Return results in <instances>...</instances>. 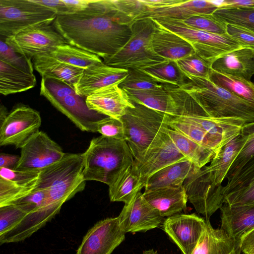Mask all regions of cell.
Segmentation results:
<instances>
[{
	"label": "cell",
	"mask_w": 254,
	"mask_h": 254,
	"mask_svg": "<svg viewBox=\"0 0 254 254\" xmlns=\"http://www.w3.org/2000/svg\"><path fill=\"white\" fill-rule=\"evenodd\" d=\"M53 24L68 44L103 59L118 52L132 34V25L101 0H94L84 11L57 15Z\"/></svg>",
	"instance_id": "1"
},
{
	"label": "cell",
	"mask_w": 254,
	"mask_h": 254,
	"mask_svg": "<svg viewBox=\"0 0 254 254\" xmlns=\"http://www.w3.org/2000/svg\"><path fill=\"white\" fill-rule=\"evenodd\" d=\"M245 140L240 133L222 148L209 165L198 168L183 184L188 200L206 219L224 204L222 183Z\"/></svg>",
	"instance_id": "2"
},
{
	"label": "cell",
	"mask_w": 254,
	"mask_h": 254,
	"mask_svg": "<svg viewBox=\"0 0 254 254\" xmlns=\"http://www.w3.org/2000/svg\"><path fill=\"white\" fill-rule=\"evenodd\" d=\"M186 76V81L180 88L190 95L209 116L254 122V104L215 84L209 78Z\"/></svg>",
	"instance_id": "3"
},
{
	"label": "cell",
	"mask_w": 254,
	"mask_h": 254,
	"mask_svg": "<svg viewBox=\"0 0 254 254\" xmlns=\"http://www.w3.org/2000/svg\"><path fill=\"white\" fill-rule=\"evenodd\" d=\"M83 177L109 186L134 158L126 140L101 135L93 138L83 153Z\"/></svg>",
	"instance_id": "4"
},
{
	"label": "cell",
	"mask_w": 254,
	"mask_h": 254,
	"mask_svg": "<svg viewBox=\"0 0 254 254\" xmlns=\"http://www.w3.org/2000/svg\"><path fill=\"white\" fill-rule=\"evenodd\" d=\"M133 104L134 107L128 108L120 120L123 124L126 141L135 160L141 157L168 127L169 115L141 104Z\"/></svg>",
	"instance_id": "5"
},
{
	"label": "cell",
	"mask_w": 254,
	"mask_h": 254,
	"mask_svg": "<svg viewBox=\"0 0 254 254\" xmlns=\"http://www.w3.org/2000/svg\"><path fill=\"white\" fill-rule=\"evenodd\" d=\"M154 23L151 18L134 22L127 43L115 54L104 58L103 63L115 67L142 70L167 62L152 48L151 38Z\"/></svg>",
	"instance_id": "6"
},
{
	"label": "cell",
	"mask_w": 254,
	"mask_h": 254,
	"mask_svg": "<svg viewBox=\"0 0 254 254\" xmlns=\"http://www.w3.org/2000/svg\"><path fill=\"white\" fill-rule=\"evenodd\" d=\"M157 23L185 39L195 54L211 67L221 56L243 47L228 34H217L191 28L182 21L167 18H152Z\"/></svg>",
	"instance_id": "7"
},
{
	"label": "cell",
	"mask_w": 254,
	"mask_h": 254,
	"mask_svg": "<svg viewBox=\"0 0 254 254\" xmlns=\"http://www.w3.org/2000/svg\"><path fill=\"white\" fill-rule=\"evenodd\" d=\"M57 15L33 0H0V35L3 39L33 27L53 23Z\"/></svg>",
	"instance_id": "8"
},
{
	"label": "cell",
	"mask_w": 254,
	"mask_h": 254,
	"mask_svg": "<svg viewBox=\"0 0 254 254\" xmlns=\"http://www.w3.org/2000/svg\"><path fill=\"white\" fill-rule=\"evenodd\" d=\"M41 125L38 111L23 105L16 106L0 124V145L21 148L40 131Z\"/></svg>",
	"instance_id": "9"
},
{
	"label": "cell",
	"mask_w": 254,
	"mask_h": 254,
	"mask_svg": "<svg viewBox=\"0 0 254 254\" xmlns=\"http://www.w3.org/2000/svg\"><path fill=\"white\" fill-rule=\"evenodd\" d=\"M2 39L16 52L32 60L38 55L49 53L59 45L67 43L53 24L33 27Z\"/></svg>",
	"instance_id": "10"
},
{
	"label": "cell",
	"mask_w": 254,
	"mask_h": 254,
	"mask_svg": "<svg viewBox=\"0 0 254 254\" xmlns=\"http://www.w3.org/2000/svg\"><path fill=\"white\" fill-rule=\"evenodd\" d=\"M15 170L41 171L61 160L65 153L46 133L39 131L21 148Z\"/></svg>",
	"instance_id": "11"
},
{
	"label": "cell",
	"mask_w": 254,
	"mask_h": 254,
	"mask_svg": "<svg viewBox=\"0 0 254 254\" xmlns=\"http://www.w3.org/2000/svg\"><path fill=\"white\" fill-rule=\"evenodd\" d=\"M166 128L147 150L133 161L134 169L145 185L148 178L159 170L175 162L188 160L174 144Z\"/></svg>",
	"instance_id": "12"
},
{
	"label": "cell",
	"mask_w": 254,
	"mask_h": 254,
	"mask_svg": "<svg viewBox=\"0 0 254 254\" xmlns=\"http://www.w3.org/2000/svg\"><path fill=\"white\" fill-rule=\"evenodd\" d=\"M118 217L97 222L84 236L76 254H111L125 239Z\"/></svg>",
	"instance_id": "13"
},
{
	"label": "cell",
	"mask_w": 254,
	"mask_h": 254,
	"mask_svg": "<svg viewBox=\"0 0 254 254\" xmlns=\"http://www.w3.org/2000/svg\"><path fill=\"white\" fill-rule=\"evenodd\" d=\"M206 220L194 213L177 214L165 219L164 231L183 254H191L204 230Z\"/></svg>",
	"instance_id": "14"
},
{
	"label": "cell",
	"mask_w": 254,
	"mask_h": 254,
	"mask_svg": "<svg viewBox=\"0 0 254 254\" xmlns=\"http://www.w3.org/2000/svg\"><path fill=\"white\" fill-rule=\"evenodd\" d=\"M118 217L120 227L126 233L146 232L158 227L165 220L140 191L129 203L125 204Z\"/></svg>",
	"instance_id": "15"
},
{
	"label": "cell",
	"mask_w": 254,
	"mask_h": 254,
	"mask_svg": "<svg viewBox=\"0 0 254 254\" xmlns=\"http://www.w3.org/2000/svg\"><path fill=\"white\" fill-rule=\"evenodd\" d=\"M40 171L0 168V207L13 204L35 188Z\"/></svg>",
	"instance_id": "16"
},
{
	"label": "cell",
	"mask_w": 254,
	"mask_h": 254,
	"mask_svg": "<svg viewBox=\"0 0 254 254\" xmlns=\"http://www.w3.org/2000/svg\"><path fill=\"white\" fill-rule=\"evenodd\" d=\"M85 101L89 109L118 119L128 108L134 106L127 93L117 84L97 90L86 97Z\"/></svg>",
	"instance_id": "17"
},
{
	"label": "cell",
	"mask_w": 254,
	"mask_h": 254,
	"mask_svg": "<svg viewBox=\"0 0 254 254\" xmlns=\"http://www.w3.org/2000/svg\"><path fill=\"white\" fill-rule=\"evenodd\" d=\"M128 73L127 69L111 66L102 61L84 69L74 85L75 92L86 98L101 88L120 84Z\"/></svg>",
	"instance_id": "18"
},
{
	"label": "cell",
	"mask_w": 254,
	"mask_h": 254,
	"mask_svg": "<svg viewBox=\"0 0 254 254\" xmlns=\"http://www.w3.org/2000/svg\"><path fill=\"white\" fill-rule=\"evenodd\" d=\"M85 99L75 93L49 101L82 131L96 132L98 122L107 116L89 109Z\"/></svg>",
	"instance_id": "19"
},
{
	"label": "cell",
	"mask_w": 254,
	"mask_h": 254,
	"mask_svg": "<svg viewBox=\"0 0 254 254\" xmlns=\"http://www.w3.org/2000/svg\"><path fill=\"white\" fill-rule=\"evenodd\" d=\"M152 19L154 23L151 41L156 54L167 61L177 62L195 54L185 39Z\"/></svg>",
	"instance_id": "20"
},
{
	"label": "cell",
	"mask_w": 254,
	"mask_h": 254,
	"mask_svg": "<svg viewBox=\"0 0 254 254\" xmlns=\"http://www.w3.org/2000/svg\"><path fill=\"white\" fill-rule=\"evenodd\" d=\"M221 228L235 242L254 228V204L230 206L224 203L220 208Z\"/></svg>",
	"instance_id": "21"
},
{
	"label": "cell",
	"mask_w": 254,
	"mask_h": 254,
	"mask_svg": "<svg viewBox=\"0 0 254 254\" xmlns=\"http://www.w3.org/2000/svg\"><path fill=\"white\" fill-rule=\"evenodd\" d=\"M142 194L163 217L177 214L187 208L188 199L184 186L145 190Z\"/></svg>",
	"instance_id": "22"
},
{
	"label": "cell",
	"mask_w": 254,
	"mask_h": 254,
	"mask_svg": "<svg viewBox=\"0 0 254 254\" xmlns=\"http://www.w3.org/2000/svg\"><path fill=\"white\" fill-rule=\"evenodd\" d=\"M217 72L243 78L251 81L254 75V50L246 47L229 52L211 64Z\"/></svg>",
	"instance_id": "23"
},
{
	"label": "cell",
	"mask_w": 254,
	"mask_h": 254,
	"mask_svg": "<svg viewBox=\"0 0 254 254\" xmlns=\"http://www.w3.org/2000/svg\"><path fill=\"white\" fill-rule=\"evenodd\" d=\"M218 8L213 1L180 0L172 5L147 10L141 19L167 18L183 21L195 15L213 14Z\"/></svg>",
	"instance_id": "24"
},
{
	"label": "cell",
	"mask_w": 254,
	"mask_h": 254,
	"mask_svg": "<svg viewBox=\"0 0 254 254\" xmlns=\"http://www.w3.org/2000/svg\"><path fill=\"white\" fill-rule=\"evenodd\" d=\"M199 168L189 160H181L159 170L147 180L145 190L179 187Z\"/></svg>",
	"instance_id": "25"
},
{
	"label": "cell",
	"mask_w": 254,
	"mask_h": 254,
	"mask_svg": "<svg viewBox=\"0 0 254 254\" xmlns=\"http://www.w3.org/2000/svg\"><path fill=\"white\" fill-rule=\"evenodd\" d=\"M145 187V183L136 173L132 164L130 165L123 170L109 186L110 201L127 204Z\"/></svg>",
	"instance_id": "26"
},
{
	"label": "cell",
	"mask_w": 254,
	"mask_h": 254,
	"mask_svg": "<svg viewBox=\"0 0 254 254\" xmlns=\"http://www.w3.org/2000/svg\"><path fill=\"white\" fill-rule=\"evenodd\" d=\"M167 124L171 128L213 151L216 156L224 146L201 126L188 117H173L169 115Z\"/></svg>",
	"instance_id": "27"
},
{
	"label": "cell",
	"mask_w": 254,
	"mask_h": 254,
	"mask_svg": "<svg viewBox=\"0 0 254 254\" xmlns=\"http://www.w3.org/2000/svg\"><path fill=\"white\" fill-rule=\"evenodd\" d=\"M34 68L41 76L58 78L74 86L85 69L63 63L41 54L32 59Z\"/></svg>",
	"instance_id": "28"
},
{
	"label": "cell",
	"mask_w": 254,
	"mask_h": 254,
	"mask_svg": "<svg viewBox=\"0 0 254 254\" xmlns=\"http://www.w3.org/2000/svg\"><path fill=\"white\" fill-rule=\"evenodd\" d=\"M36 84L33 73L25 72L0 60V93L3 95L29 90Z\"/></svg>",
	"instance_id": "29"
},
{
	"label": "cell",
	"mask_w": 254,
	"mask_h": 254,
	"mask_svg": "<svg viewBox=\"0 0 254 254\" xmlns=\"http://www.w3.org/2000/svg\"><path fill=\"white\" fill-rule=\"evenodd\" d=\"M199 241L191 254H230L235 242L221 229H215L209 219Z\"/></svg>",
	"instance_id": "30"
},
{
	"label": "cell",
	"mask_w": 254,
	"mask_h": 254,
	"mask_svg": "<svg viewBox=\"0 0 254 254\" xmlns=\"http://www.w3.org/2000/svg\"><path fill=\"white\" fill-rule=\"evenodd\" d=\"M174 144L180 152L199 168L210 163L216 156L212 151L168 127L166 129Z\"/></svg>",
	"instance_id": "31"
},
{
	"label": "cell",
	"mask_w": 254,
	"mask_h": 254,
	"mask_svg": "<svg viewBox=\"0 0 254 254\" xmlns=\"http://www.w3.org/2000/svg\"><path fill=\"white\" fill-rule=\"evenodd\" d=\"M43 55L83 69L102 62L98 56L67 43L59 45L49 53Z\"/></svg>",
	"instance_id": "32"
},
{
	"label": "cell",
	"mask_w": 254,
	"mask_h": 254,
	"mask_svg": "<svg viewBox=\"0 0 254 254\" xmlns=\"http://www.w3.org/2000/svg\"><path fill=\"white\" fill-rule=\"evenodd\" d=\"M209 80L215 84L254 105V83L243 78L210 69Z\"/></svg>",
	"instance_id": "33"
},
{
	"label": "cell",
	"mask_w": 254,
	"mask_h": 254,
	"mask_svg": "<svg viewBox=\"0 0 254 254\" xmlns=\"http://www.w3.org/2000/svg\"><path fill=\"white\" fill-rule=\"evenodd\" d=\"M142 70L155 81L163 85L180 87L186 80V76L176 62L167 61Z\"/></svg>",
	"instance_id": "34"
},
{
	"label": "cell",
	"mask_w": 254,
	"mask_h": 254,
	"mask_svg": "<svg viewBox=\"0 0 254 254\" xmlns=\"http://www.w3.org/2000/svg\"><path fill=\"white\" fill-rule=\"evenodd\" d=\"M240 133L245 136V142L229 169L225 178L228 181L234 177L254 156V122L244 124Z\"/></svg>",
	"instance_id": "35"
},
{
	"label": "cell",
	"mask_w": 254,
	"mask_h": 254,
	"mask_svg": "<svg viewBox=\"0 0 254 254\" xmlns=\"http://www.w3.org/2000/svg\"><path fill=\"white\" fill-rule=\"evenodd\" d=\"M213 15L226 24L239 26L254 32V6L218 8Z\"/></svg>",
	"instance_id": "36"
},
{
	"label": "cell",
	"mask_w": 254,
	"mask_h": 254,
	"mask_svg": "<svg viewBox=\"0 0 254 254\" xmlns=\"http://www.w3.org/2000/svg\"><path fill=\"white\" fill-rule=\"evenodd\" d=\"M75 93L74 86L66 82L52 77L42 76L40 95L48 101L60 99Z\"/></svg>",
	"instance_id": "37"
},
{
	"label": "cell",
	"mask_w": 254,
	"mask_h": 254,
	"mask_svg": "<svg viewBox=\"0 0 254 254\" xmlns=\"http://www.w3.org/2000/svg\"><path fill=\"white\" fill-rule=\"evenodd\" d=\"M127 76L119 84L123 89H161L164 85L160 84L140 69H128Z\"/></svg>",
	"instance_id": "38"
},
{
	"label": "cell",
	"mask_w": 254,
	"mask_h": 254,
	"mask_svg": "<svg viewBox=\"0 0 254 254\" xmlns=\"http://www.w3.org/2000/svg\"><path fill=\"white\" fill-rule=\"evenodd\" d=\"M182 21L195 29L217 34L227 33V24L218 20L213 14L195 15Z\"/></svg>",
	"instance_id": "39"
},
{
	"label": "cell",
	"mask_w": 254,
	"mask_h": 254,
	"mask_svg": "<svg viewBox=\"0 0 254 254\" xmlns=\"http://www.w3.org/2000/svg\"><path fill=\"white\" fill-rule=\"evenodd\" d=\"M0 60L25 72L33 73L32 60L16 52L0 38Z\"/></svg>",
	"instance_id": "40"
},
{
	"label": "cell",
	"mask_w": 254,
	"mask_h": 254,
	"mask_svg": "<svg viewBox=\"0 0 254 254\" xmlns=\"http://www.w3.org/2000/svg\"><path fill=\"white\" fill-rule=\"evenodd\" d=\"M176 62L186 75L209 78L210 66L196 54Z\"/></svg>",
	"instance_id": "41"
},
{
	"label": "cell",
	"mask_w": 254,
	"mask_h": 254,
	"mask_svg": "<svg viewBox=\"0 0 254 254\" xmlns=\"http://www.w3.org/2000/svg\"><path fill=\"white\" fill-rule=\"evenodd\" d=\"M28 214L16 205L0 207V236L13 229Z\"/></svg>",
	"instance_id": "42"
},
{
	"label": "cell",
	"mask_w": 254,
	"mask_h": 254,
	"mask_svg": "<svg viewBox=\"0 0 254 254\" xmlns=\"http://www.w3.org/2000/svg\"><path fill=\"white\" fill-rule=\"evenodd\" d=\"M254 182V156L230 181L223 187V193L227 194L240 190Z\"/></svg>",
	"instance_id": "43"
},
{
	"label": "cell",
	"mask_w": 254,
	"mask_h": 254,
	"mask_svg": "<svg viewBox=\"0 0 254 254\" xmlns=\"http://www.w3.org/2000/svg\"><path fill=\"white\" fill-rule=\"evenodd\" d=\"M96 130L105 137L126 140L123 124L120 119L106 117L98 122Z\"/></svg>",
	"instance_id": "44"
},
{
	"label": "cell",
	"mask_w": 254,
	"mask_h": 254,
	"mask_svg": "<svg viewBox=\"0 0 254 254\" xmlns=\"http://www.w3.org/2000/svg\"><path fill=\"white\" fill-rule=\"evenodd\" d=\"M224 203L232 206L254 204V182L243 189L227 194Z\"/></svg>",
	"instance_id": "45"
},
{
	"label": "cell",
	"mask_w": 254,
	"mask_h": 254,
	"mask_svg": "<svg viewBox=\"0 0 254 254\" xmlns=\"http://www.w3.org/2000/svg\"><path fill=\"white\" fill-rule=\"evenodd\" d=\"M226 32L243 47L254 50V32L234 25L227 24Z\"/></svg>",
	"instance_id": "46"
},
{
	"label": "cell",
	"mask_w": 254,
	"mask_h": 254,
	"mask_svg": "<svg viewBox=\"0 0 254 254\" xmlns=\"http://www.w3.org/2000/svg\"><path fill=\"white\" fill-rule=\"evenodd\" d=\"M33 1L54 12L57 15L72 13L63 0H33Z\"/></svg>",
	"instance_id": "47"
},
{
	"label": "cell",
	"mask_w": 254,
	"mask_h": 254,
	"mask_svg": "<svg viewBox=\"0 0 254 254\" xmlns=\"http://www.w3.org/2000/svg\"><path fill=\"white\" fill-rule=\"evenodd\" d=\"M240 246L244 254H254V228L241 239Z\"/></svg>",
	"instance_id": "48"
},
{
	"label": "cell",
	"mask_w": 254,
	"mask_h": 254,
	"mask_svg": "<svg viewBox=\"0 0 254 254\" xmlns=\"http://www.w3.org/2000/svg\"><path fill=\"white\" fill-rule=\"evenodd\" d=\"M72 13L87 9L94 0H63ZM71 13V14H72Z\"/></svg>",
	"instance_id": "49"
},
{
	"label": "cell",
	"mask_w": 254,
	"mask_h": 254,
	"mask_svg": "<svg viewBox=\"0 0 254 254\" xmlns=\"http://www.w3.org/2000/svg\"><path fill=\"white\" fill-rule=\"evenodd\" d=\"M219 8H237L254 6L253 0H225L217 2Z\"/></svg>",
	"instance_id": "50"
},
{
	"label": "cell",
	"mask_w": 254,
	"mask_h": 254,
	"mask_svg": "<svg viewBox=\"0 0 254 254\" xmlns=\"http://www.w3.org/2000/svg\"><path fill=\"white\" fill-rule=\"evenodd\" d=\"M19 158L20 156L1 153L0 154V168L15 170Z\"/></svg>",
	"instance_id": "51"
},
{
	"label": "cell",
	"mask_w": 254,
	"mask_h": 254,
	"mask_svg": "<svg viewBox=\"0 0 254 254\" xmlns=\"http://www.w3.org/2000/svg\"><path fill=\"white\" fill-rule=\"evenodd\" d=\"M8 113L6 108L1 104L0 107V124L3 122Z\"/></svg>",
	"instance_id": "52"
},
{
	"label": "cell",
	"mask_w": 254,
	"mask_h": 254,
	"mask_svg": "<svg viewBox=\"0 0 254 254\" xmlns=\"http://www.w3.org/2000/svg\"><path fill=\"white\" fill-rule=\"evenodd\" d=\"M240 242H235V247L230 254H241V250L240 246Z\"/></svg>",
	"instance_id": "53"
},
{
	"label": "cell",
	"mask_w": 254,
	"mask_h": 254,
	"mask_svg": "<svg viewBox=\"0 0 254 254\" xmlns=\"http://www.w3.org/2000/svg\"><path fill=\"white\" fill-rule=\"evenodd\" d=\"M142 254H158L156 251L153 249L143 251Z\"/></svg>",
	"instance_id": "54"
}]
</instances>
